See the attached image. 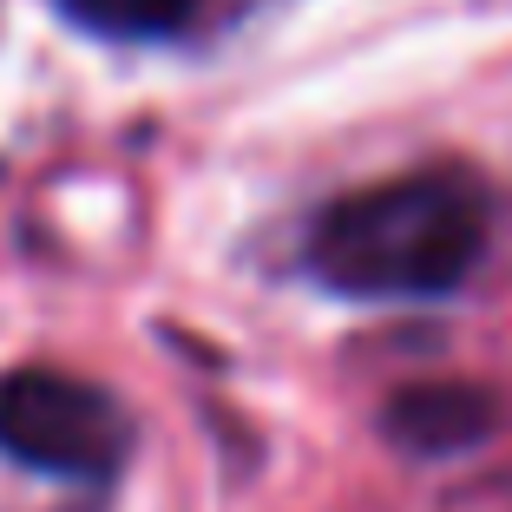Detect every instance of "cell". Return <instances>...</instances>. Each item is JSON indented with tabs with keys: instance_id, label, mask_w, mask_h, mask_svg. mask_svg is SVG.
Here are the masks:
<instances>
[{
	"instance_id": "cell-2",
	"label": "cell",
	"mask_w": 512,
	"mask_h": 512,
	"mask_svg": "<svg viewBox=\"0 0 512 512\" xmlns=\"http://www.w3.org/2000/svg\"><path fill=\"white\" fill-rule=\"evenodd\" d=\"M0 453L53 480H112L132 453V414L99 381L66 368L0 375Z\"/></svg>"
},
{
	"instance_id": "cell-3",
	"label": "cell",
	"mask_w": 512,
	"mask_h": 512,
	"mask_svg": "<svg viewBox=\"0 0 512 512\" xmlns=\"http://www.w3.org/2000/svg\"><path fill=\"white\" fill-rule=\"evenodd\" d=\"M493 421H499V407L480 388H460V381H447V388H407L388 407V434L414 453H460V447L493 434Z\"/></svg>"
},
{
	"instance_id": "cell-1",
	"label": "cell",
	"mask_w": 512,
	"mask_h": 512,
	"mask_svg": "<svg viewBox=\"0 0 512 512\" xmlns=\"http://www.w3.org/2000/svg\"><path fill=\"white\" fill-rule=\"evenodd\" d=\"M493 204L473 171H407L335 197L309 224L302 263L322 289L355 302H421L460 289L486 256Z\"/></svg>"
},
{
	"instance_id": "cell-4",
	"label": "cell",
	"mask_w": 512,
	"mask_h": 512,
	"mask_svg": "<svg viewBox=\"0 0 512 512\" xmlns=\"http://www.w3.org/2000/svg\"><path fill=\"white\" fill-rule=\"evenodd\" d=\"M66 14L92 33H112V40H158V33L184 27L197 0H60Z\"/></svg>"
}]
</instances>
